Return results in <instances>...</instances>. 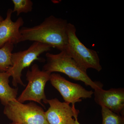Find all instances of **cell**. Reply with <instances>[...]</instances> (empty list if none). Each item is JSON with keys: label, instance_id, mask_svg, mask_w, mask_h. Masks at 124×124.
<instances>
[{"label": "cell", "instance_id": "6da1fadb", "mask_svg": "<svg viewBox=\"0 0 124 124\" xmlns=\"http://www.w3.org/2000/svg\"><path fill=\"white\" fill-rule=\"evenodd\" d=\"M69 23L65 19L51 15L39 25L20 29L21 42L26 41L48 45L60 51L64 50L68 42Z\"/></svg>", "mask_w": 124, "mask_h": 124}, {"label": "cell", "instance_id": "7a4b0ae2", "mask_svg": "<svg viewBox=\"0 0 124 124\" xmlns=\"http://www.w3.org/2000/svg\"><path fill=\"white\" fill-rule=\"evenodd\" d=\"M46 62L42 70L52 73L59 72L66 74L70 78L84 82L86 85L90 86L94 90L102 88L103 85L91 79L87 72L82 69L65 50L57 54L46 53Z\"/></svg>", "mask_w": 124, "mask_h": 124}, {"label": "cell", "instance_id": "3957f363", "mask_svg": "<svg viewBox=\"0 0 124 124\" xmlns=\"http://www.w3.org/2000/svg\"><path fill=\"white\" fill-rule=\"evenodd\" d=\"M76 32L75 25L69 23L68 42L64 50L84 70L92 68L100 71L102 67L97 53L85 46L77 37Z\"/></svg>", "mask_w": 124, "mask_h": 124}, {"label": "cell", "instance_id": "277c9868", "mask_svg": "<svg viewBox=\"0 0 124 124\" xmlns=\"http://www.w3.org/2000/svg\"><path fill=\"white\" fill-rule=\"evenodd\" d=\"M4 113L12 122L19 124H49L41 107L33 102L23 104L17 99L5 106Z\"/></svg>", "mask_w": 124, "mask_h": 124}, {"label": "cell", "instance_id": "5b68a950", "mask_svg": "<svg viewBox=\"0 0 124 124\" xmlns=\"http://www.w3.org/2000/svg\"><path fill=\"white\" fill-rule=\"evenodd\" d=\"M52 47L48 45L34 42L25 50L13 53L11 55L12 65L7 72L13 78L12 84L16 87L18 84L25 86L22 80V72L29 67L34 61L39 60V57L44 52L49 51Z\"/></svg>", "mask_w": 124, "mask_h": 124}, {"label": "cell", "instance_id": "8992f818", "mask_svg": "<svg viewBox=\"0 0 124 124\" xmlns=\"http://www.w3.org/2000/svg\"><path fill=\"white\" fill-rule=\"evenodd\" d=\"M51 73L41 70L37 64L32 65L31 70L27 71L26 77L28 84L24 90L17 99L18 101L23 103L27 101H33L44 106L42 101L47 104L45 92L46 83L49 81Z\"/></svg>", "mask_w": 124, "mask_h": 124}, {"label": "cell", "instance_id": "52a82bcc", "mask_svg": "<svg viewBox=\"0 0 124 124\" xmlns=\"http://www.w3.org/2000/svg\"><path fill=\"white\" fill-rule=\"evenodd\" d=\"M49 81L60 93L64 102L71 103L72 106L81 101V99L90 98L93 94L92 90H87L79 84L70 82L58 73H51Z\"/></svg>", "mask_w": 124, "mask_h": 124}, {"label": "cell", "instance_id": "ba28073f", "mask_svg": "<svg viewBox=\"0 0 124 124\" xmlns=\"http://www.w3.org/2000/svg\"><path fill=\"white\" fill-rule=\"evenodd\" d=\"M50 107L45 115L49 124H74V116L78 110L75 105L70 106L65 102L60 101L57 98L48 100Z\"/></svg>", "mask_w": 124, "mask_h": 124}, {"label": "cell", "instance_id": "9c48e42d", "mask_svg": "<svg viewBox=\"0 0 124 124\" xmlns=\"http://www.w3.org/2000/svg\"><path fill=\"white\" fill-rule=\"evenodd\" d=\"M94 90V100L97 104L124 116V88H111L108 90L100 88Z\"/></svg>", "mask_w": 124, "mask_h": 124}, {"label": "cell", "instance_id": "30bf717a", "mask_svg": "<svg viewBox=\"0 0 124 124\" xmlns=\"http://www.w3.org/2000/svg\"><path fill=\"white\" fill-rule=\"evenodd\" d=\"M13 13V10L8 9L6 18L0 22V48L7 43L14 45L21 42L20 28L24 24V21L22 17H19L15 22H13L11 19Z\"/></svg>", "mask_w": 124, "mask_h": 124}, {"label": "cell", "instance_id": "8fae6325", "mask_svg": "<svg viewBox=\"0 0 124 124\" xmlns=\"http://www.w3.org/2000/svg\"><path fill=\"white\" fill-rule=\"evenodd\" d=\"M10 75L6 72H0V101L5 106L9 102L17 99L18 89L9 84Z\"/></svg>", "mask_w": 124, "mask_h": 124}, {"label": "cell", "instance_id": "7c38bea8", "mask_svg": "<svg viewBox=\"0 0 124 124\" xmlns=\"http://www.w3.org/2000/svg\"><path fill=\"white\" fill-rule=\"evenodd\" d=\"M14 48V44L7 43L0 48V72H6L12 66L11 55Z\"/></svg>", "mask_w": 124, "mask_h": 124}, {"label": "cell", "instance_id": "4fadbf2b", "mask_svg": "<svg viewBox=\"0 0 124 124\" xmlns=\"http://www.w3.org/2000/svg\"><path fill=\"white\" fill-rule=\"evenodd\" d=\"M102 124H124V117L104 107H101Z\"/></svg>", "mask_w": 124, "mask_h": 124}, {"label": "cell", "instance_id": "5bb4252c", "mask_svg": "<svg viewBox=\"0 0 124 124\" xmlns=\"http://www.w3.org/2000/svg\"><path fill=\"white\" fill-rule=\"evenodd\" d=\"M14 7L13 13L16 12L17 16L21 13H27L32 10L33 3L31 0H12Z\"/></svg>", "mask_w": 124, "mask_h": 124}, {"label": "cell", "instance_id": "9a60e30c", "mask_svg": "<svg viewBox=\"0 0 124 124\" xmlns=\"http://www.w3.org/2000/svg\"><path fill=\"white\" fill-rule=\"evenodd\" d=\"M79 113V111L78 110L75 113L74 116V118H75V121L74 124H80L79 122H78V114Z\"/></svg>", "mask_w": 124, "mask_h": 124}, {"label": "cell", "instance_id": "2e32d148", "mask_svg": "<svg viewBox=\"0 0 124 124\" xmlns=\"http://www.w3.org/2000/svg\"><path fill=\"white\" fill-rule=\"evenodd\" d=\"M4 20V19H3V18H2L1 16H0V22H1V21H2V20Z\"/></svg>", "mask_w": 124, "mask_h": 124}, {"label": "cell", "instance_id": "e0dca14e", "mask_svg": "<svg viewBox=\"0 0 124 124\" xmlns=\"http://www.w3.org/2000/svg\"><path fill=\"white\" fill-rule=\"evenodd\" d=\"M16 124V123H13V122H12V123H11V124Z\"/></svg>", "mask_w": 124, "mask_h": 124}]
</instances>
